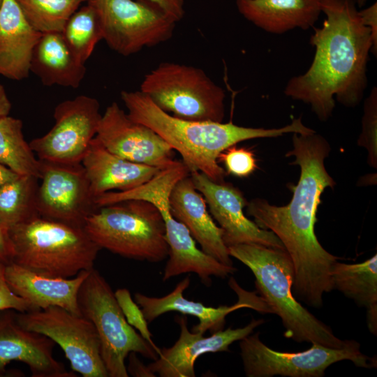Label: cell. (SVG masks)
Masks as SVG:
<instances>
[{"instance_id":"obj_26","label":"cell","mask_w":377,"mask_h":377,"mask_svg":"<svg viewBox=\"0 0 377 377\" xmlns=\"http://www.w3.org/2000/svg\"><path fill=\"white\" fill-rule=\"evenodd\" d=\"M337 289L367 311H377V255L358 263L335 262L331 269Z\"/></svg>"},{"instance_id":"obj_1","label":"cell","mask_w":377,"mask_h":377,"mask_svg":"<svg viewBox=\"0 0 377 377\" xmlns=\"http://www.w3.org/2000/svg\"><path fill=\"white\" fill-rule=\"evenodd\" d=\"M292 150L286 156H293L292 165L300 168L293 198L285 206L271 205L262 198H254L246 205L248 215L261 228L273 232L289 254L294 269L293 293L299 302L320 308L323 295L333 290L331 269L339 257L325 250L315 233L316 212L320 196L336 182L328 173L325 160L331 147L321 135L293 133Z\"/></svg>"},{"instance_id":"obj_24","label":"cell","mask_w":377,"mask_h":377,"mask_svg":"<svg viewBox=\"0 0 377 377\" xmlns=\"http://www.w3.org/2000/svg\"><path fill=\"white\" fill-rule=\"evenodd\" d=\"M239 13L272 34L313 27L321 12V0H236Z\"/></svg>"},{"instance_id":"obj_18","label":"cell","mask_w":377,"mask_h":377,"mask_svg":"<svg viewBox=\"0 0 377 377\" xmlns=\"http://www.w3.org/2000/svg\"><path fill=\"white\" fill-rule=\"evenodd\" d=\"M175 321L180 327L179 339L172 346L160 348L157 359L148 365L155 375L161 377H195V363L200 355L230 352L232 343L253 333L265 322L253 318L244 327L223 329L204 337V334L188 330L186 315L177 316Z\"/></svg>"},{"instance_id":"obj_14","label":"cell","mask_w":377,"mask_h":377,"mask_svg":"<svg viewBox=\"0 0 377 377\" xmlns=\"http://www.w3.org/2000/svg\"><path fill=\"white\" fill-rule=\"evenodd\" d=\"M36 208L40 216L84 227L98 209L82 164L40 161Z\"/></svg>"},{"instance_id":"obj_38","label":"cell","mask_w":377,"mask_h":377,"mask_svg":"<svg viewBox=\"0 0 377 377\" xmlns=\"http://www.w3.org/2000/svg\"><path fill=\"white\" fill-rule=\"evenodd\" d=\"M11 253L7 232L0 226V263L7 264L10 262Z\"/></svg>"},{"instance_id":"obj_4","label":"cell","mask_w":377,"mask_h":377,"mask_svg":"<svg viewBox=\"0 0 377 377\" xmlns=\"http://www.w3.org/2000/svg\"><path fill=\"white\" fill-rule=\"evenodd\" d=\"M228 249L231 257L252 272L257 291L272 313L281 318L286 338L330 348L344 346L346 340L337 337L330 327L304 308L294 296L293 265L285 249L256 244H237Z\"/></svg>"},{"instance_id":"obj_7","label":"cell","mask_w":377,"mask_h":377,"mask_svg":"<svg viewBox=\"0 0 377 377\" xmlns=\"http://www.w3.org/2000/svg\"><path fill=\"white\" fill-rule=\"evenodd\" d=\"M84 229L102 249L150 263L168 256L164 221L157 207L143 200H128L98 207Z\"/></svg>"},{"instance_id":"obj_29","label":"cell","mask_w":377,"mask_h":377,"mask_svg":"<svg viewBox=\"0 0 377 377\" xmlns=\"http://www.w3.org/2000/svg\"><path fill=\"white\" fill-rule=\"evenodd\" d=\"M61 34L74 54L85 64L103 39L101 23L91 2L88 1L70 17Z\"/></svg>"},{"instance_id":"obj_19","label":"cell","mask_w":377,"mask_h":377,"mask_svg":"<svg viewBox=\"0 0 377 377\" xmlns=\"http://www.w3.org/2000/svg\"><path fill=\"white\" fill-rule=\"evenodd\" d=\"M55 342L20 325L17 311H0V374L11 361L26 364L34 377H75L53 356Z\"/></svg>"},{"instance_id":"obj_16","label":"cell","mask_w":377,"mask_h":377,"mask_svg":"<svg viewBox=\"0 0 377 377\" xmlns=\"http://www.w3.org/2000/svg\"><path fill=\"white\" fill-rule=\"evenodd\" d=\"M197 190L202 195L212 218L223 231L227 247L242 244H256L284 249L272 231L260 228L244 213L248 201L243 193L232 184L217 182L199 172L190 173Z\"/></svg>"},{"instance_id":"obj_41","label":"cell","mask_w":377,"mask_h":377,"mask_svg":"<svg viewBox=\"0 0 377 377\" xmlns=\"http://www.w3.org/2000/svg\"><path fill=\"white\" fill-rule=\"evenodd\" d=\"M369 0H355L357 6L360 8L363 7Z\"/></svg>"},{"instance_id":"obj_27","label":"cell","mask_w":377,"mask_h":377,"mask_svg":"<svg viewBox=\"0 0 377 377\" xmlns=\"http://www.w3.org/2000/svg\"><path fill=\"white\" fill-rule=\"evenodd\" d=\"M0 163L19 175L39 179L40 161L24 139L22 121L9 115L0 119Z\"/></svg>"},{"instance_id":"obj_39","label":"cell","mask_w":377,"mask_h":377,"mask_svg":"<svg viewBox=\"0 0 377 377\" xmlns=\"http://www.w3.org/2000/svg\"><path fill=\"white\" fill-rule=\"evenodd\" d=\"M11 103L3 85L0 84V119L9 115Z\"/></svg>"},{"instance_id":"obj_12","label":"cell","mask_w":377,"mask_h":377,"mask_svg":"<svg viewBox=\"0 0 377 377\" xmlns=\"http://www.w3.org/2000/svg\"><path fill=\"white\" fill-rule=\"evenodd\" d=\"M17 320L25 329L42 334L57 343L73 371L83 377L108 376L96 330L84 316L50 306L17 311Z\"/></svg>"},{"instance_id":"obj_6","label":"cell","mask_w":377,"mask_h":377,"mask_svg":"<svg viewBox=\"0 0 377 377\" xmlns=\"http://www.w3.org/2000/svg\"><path fill=\"white\" fill-rule=\"evenodd\" d=\"M182 161L161 170L145 184L125 191H111L104 195L108 204L128 200H143L154 205L162 215L165 239L168 246V259L164 267L163 281L182 274H195L205 286L212 285V277L224 279L234 274V266L226 265L199 249L188 229L171 214L169 197L175 184L189 175Z\"/></svg>"},{"instance_id":"obj_2","label":"cell","mask_w":377,"mask_h":377,"mask_svg":"<svg viewBox=\"0 0 377 377\" xmlns=\"http://www.w3.org/2000/svg\"><path fill=\"white\" fill-rule=\"evenodd\" d=\"M358 11L355 0H321L326 18L310 38L312 63L285 87L286 96L309 105L321 121L332 116L335 100L349 108L359 105L367 87L371 33Z\"/></svg>"},{"instance_id":"obj_40","label":"cell","mask_w":377,"mask_h":377,"mask_svg":"<svg viewBox=\"0 0 377 377\" xmlns=\"http://www.w3.org/2000/svg\"><path fill=\"white\" fill-rule=\"evenodd\" d=\"M18 175L6 166L0 163V187L16 178Z\"/></svg>"},{"instance_id":"obj_28","label":"cell","mask_w":377,"mask_h":377,"mask_svg":"<svg viewBox=\"0 0 377 377\" xmlns=\"http://www.w3.org/2000/svg\"><path fill=\"white\" fill-rule=\"evenodd\" d=\"M38 178L18 175L0 187V226L6 232L37 215Z\"/></svg>"},{"instance_id":"obj_22","label":"cell","mask_w":377,"mask_h":377,"mask_svg":"<svg viewBox=\"0 0 377 377\" xmlns=\"http://www.w3.org/2000/svg\"><path fill=\"white\" fill-rule=\"evenodd\" d=\"M82 164L95 198L108 192L134 188L150 180L161 170L158 168L134 163L111 153L96 137Z\"/></svg>"},{"instance_id":"obj_36","label":"cell","mask_w":377,"mask_h":377,"mask_svg":"<svg viewBox=\"0 0 377 377\" xmlns=\"http://www.w3.org/2000/svg\"><path fill=\"white\" fill-rule=\"evenodd\" d=\"M149 1L171 17L175 22L180 21L185 13L184 0H146Z\"/></svg>"},{"instance_id":"obj_5","label":"cell","mask_w":377,"mask_h":377,"mask_svg":"<svg viewBox=\"0 0 377 377\" xmlns=\"http://www.w3.org/2000/svg\"><path fill=\"white\" fill-rule=\"evenodd\" d=\"M11 259L40 274L71 278L91 270L101 249L84 227L37 215L7 231Z\"/></svg>"},{"instance_id":"obj_17","label":"cell","mask_w":377,"mask_h":377,"mask_svg":"<svg viewBox=\"0 0 377 377\" xmlns=\"http://www.w3.org/2000/svg\"><path fill=\"white\" fill-rule=\"evenodd\" d=\"M190 282V277L186 276L176 285L172 291L163 297H150L135 293L134 299L141 308L148 323L152 322L165 313L177 311L182 315H190L198 318V323L192 327L191 331L201 334H205L207 331L212 334L223 330L226 316L239 309L249 308L260 313H272L260 296L242 289L232 277L228 283L237 294L239 300L230 306H207L202 302L186 299L184 292L189 286Z\"/></svg>"},{"instance_id":"obj_11","label":"cell","mask_w":377,"mask_h":377,"mask_svg":"<svg viewBox=\"0 0 377 377\" xmlns=\"http://www.w3.org/2000/svg\"><path fill=\"white\" fill-rule=\"evenodd\" d=\"M94 6L103 39L128 56L169 40L176 22L154 3L135 0H88Z\"/></svg>"},{"instance_id":"obj_34","label":"cell","mask_w":377,"mask_h":377,"mask_svg":"<svg viewBox=\"0 0 377 377\" xmlns=\"http://www.w3.org/2000/svg\"><path fill=\"white\" fill-rule=\"evenodd\" d=\"M5 264L0 263V311L13 309L18 312L34 310L32 306L16 295L8 286L4 273Z\"/></svg>"},{"instance_id":"obj_21","label":"cell","mask_w":377,"mask_h":377,"mask_svg":"<svg viewBox=\"0 0 377 377\" xmlns=\"http://www.w3.org/2000/svg\"><path fill=\"white\" fill-rule=\"evenodd\" d=\"M89 271L70 279L40 274L14 263L5 264L4 269L8 286L34 309L58 306L79 316V290Z\"/></svg>"},{"instance_id":"obj_23","label":"cell","mask_w":377,"mask_h":377,"mask_svg":"<svg viewBox=\"0 0 377 377\" xmlns=\"http://www.w3.org/2000/svg\"><path fill=\"white\" fill-rule=\"evenodd\" d=\"M41 36L26 20L15 0H2L0 76L17 81L27 78L34 50Z\"/></svg>"},{"instance_id":"obj_15","label":"cell","mask_w":377,"mask_h":377,"mask_svg":"<svg viewBox=\"0 0 377 377\" xmlns=\"http://www.w3.org/2000/svg\"><path fill=\"white\" fill-rule=\"evenodd\" d=\"M96 138L111 153L161 170L174 165L175 150L154 130L129 118L116 102L102 114Z\"/></svg>"},{"instance_id":"obj_37","label":"cell","mask_w":377,"mask_h":377,"mask_svg":"<svg viewBox=\"0 0 377 377\" xmlns=\"http://www.w3.org/2000/svg\"><path fill=\"white\" fill-rule=\"evenodd\" d=\"M136 353L132 352L128 355V364L126 366L127 372L133 376H149L156 375L145 366L136 356Z\"/></svg>"},{"instance_id":"obj_3","label":"cell","mask_w":377,"mask_h":377,"mask_svg":"<svg viewBox=\"0 0 377 377\" xmlns=\"http://www.w3.org/2000/svg\"><path fill=\"white\" fill-rule=\"evenodd\" d=\"M121 99L133 121L158 134L182 158L190 173L202 172L213 181H224L226 172L218 158L238 142L263 138H275L293 133L309 134L313 129L299 117L281 128H264L238 126L232 122L191 121L176 117L159 108L139 91H121Z\"/></svg>"},{"instance_id":"obj_9","label":"cell","mask_w":377,"mask_h":377,"mask_svg":"<svg viewBox=\"0 0 377 377\" xmlns=\"http://www.w3.org/2000/svg\"><path fill=\"white\" fill-rule=\"evenodd\" d=\"M82 316L98 334L103 360L109 377H128L126 358L134 352L156 360L158 353L126 321L111 286L94 268L89 271L78 293Z\"/></svg>"},{"instance_id":"obj_32","label":"cell","mask_w":377,"mask_h":377,"mask_svg":"<svg viewBox=\"0 0 377 377\" xmlns=\"http://www.w3.org/2000/svg\"><path fill=\"white\" fill-rule=\"evenodd\" d=\"M114 293L116 300L127 321L140 336L152 346L158 354L160 348L152 341L148 322L140 306L131 297L130 291L127 288H119Z\"/></svg>"},{"instance_id":"obj_20","label":"cell","mask_w":377,"mask_h":377,"mask_svg":"<svg viewBox=\"0 0 377 377\" xmlns=\"http://www.w3.org/2000/svg\"><path fill=\"white\" fill-rule=\"evenodd\" d=\"M169 204L172 215L185 225L205 253L226 265L234 266L222 239L223 231L214 221L190 175L175 184Z\"/></svg>"},{"instance_id":"obj_25","label":"cell","mask_w":377,"mask_h":377,"mask_svg":"<svg viewBox=\"0 0 377 377\" xmlns=\"http://www.w3.org/2000/svg\"><path fill=\"white\" fill-rule=\"evenodd\" d=\"M66 43L61 32L42 34L31 57L30 72L46 86L77 88L87 69Z\"/></svg>"},{"instance_id":"obj_42","label":"cell","mask_w":377,"mask_h":377,"mask_svg":"<svg viewBox=\"0 0 377 377\" xmlns=\"http://www.w3.org/2000/svg\"><path fill=\"white\" fill-rule=\"evenodd\" d=\"M1 2H2V0H0V6H1Z\"/></svg>"},{"instance_id":"obj_30","label":"cell","mask_w":377,"mask_h":377,"mask_svg":"<svg viewBox=\"0 0 377 377\" xmlns=\"http://www.w3.org/2000/svg\"><path fill=\"white\" fill-rule=\"evenodd\" d=\"M30 25L41 34L61 32L70 17L88 0H15Z\"/></svg>"},{"instance_id":"obj_8","label":"cell","mask_w":377,"mask_h":377,"mask_svg":"<svg viewBox=\"0 0 377 377\" xmlns=\"http://www.w3.org/2000/svg\"><path fill=\"white\" fill-rule=\"evenodd\" d=\"M140 91L180 119L222 122L225 117L224 89L198 67L162 62L145 75Z\"/></svg>"},{"instance_id":"obj_13","label":"cell","mask_w":377,"mask_h":377,"mask_svg":"<svg viewBox=\"0 0 377 377\" xmlns=\"http://www.w3.org/2000/svg\"><path fill=\"white\" fill-rule=\"evenodd\" d=\"M102 114L98 101L80 95L54 108V124L30 147L38 160L55 163H80L96 137Z\"/></svg>"},{"instance_id":"obj_10","label":"cell","mask_w":377,"mask_h":377,"mask_svg":"<svg viewBox=\"0 0 377 377\" xmlns=\"http://www.w3.org/2000/svg\"><path fill=\"white\" fill-rule=\"evenodd\" d=\"M239 348L247 377H323L330 366L343 360L357 367H376V358L362 353L360 344L353 339H346L341 348L311 343L304 351L282 352L265 345L256 332L239 340Z\"/></svg>"},{"instance_id":"obj_35","label":"cell","mask_w":377,"mask_h":377,"mask_svg":"<svg viewBox=\"0 0 377 377\" xmlns=\"http://www.w3.org/2000/svg\"><path fill=\"white\" fill-rule=\"evenodd\" d=\"M362 23L371 30L372 47L371 52L376 56L377 54V3L358 11Z\"/></svg>"},{"instance_id":"obj_33","label":"cell","mask_w":377,"mask_h":377,"mask_svg":"<svg viewBox=\"0 0 377 377\" xmlns=\"http://www.w3.org/2000/svg\"><path fill=\"white\" fill-rule=\"evenodd\" d=\"M218 161H222L228 173L237 177H246L257 168L256 159L252 151L244 147L231 146L220 154Z\"/></svg>"},{"instance_id":"obj_31","label":"cell","mask_w":377,"mask_h":377,"mask_svg":"<svg viewBox=\"0 0 377 377\" xmlns=\"http://www.w3.org/2000/svg\"><path fill=\"white\" fill-rule=\"evenodd\" d=\"M357 145L364 147L367 154V163L377 168V88L374 87L369 96L364 100L362 119V131Z\"/></svg>"}]
</instances>
